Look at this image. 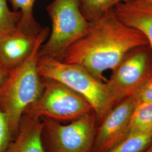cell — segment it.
Listing matches in <instances>:
<instances>
[{"label":"cell","mask_w":152,"mask_h":152,"mask_svg":"<svg viewBox=\"0 0 152 152\" xmlns=\"http://www.w3.org/2000/svg\"><path fill=\"white\" fill-rule=\"evenodd\" d=\"M136 102L152 103V74L140 88L132 96Z\"/></svg>","instance_id":"18"},{"label":"cell","mask_w":152,"mask_h":152,"mask_svg":"<svg viewBox=\"0 0 152 152\" xmlns=\"http://www.w3.org/2000/svg\"><path fill=\"white\" fill-rule=\"evenodd\" d=\"M113 11L119 20L141 33L152 48V2L127 0L114 6Z\"/></svg>","instance_id":"10"},{"label":"cell","mask_w":152,"mask_h":152,"mask_svg":"<svg viewBox=\"0 0 152 152\" xmlns=\"http://www.w3.org/2000/svg\"><path fill=\"white\" fill-rule=\"evenodd\" d=\"M43 90L24 114L60 122H69L93 112L87 101L59 82L42 78Z\"/></svg>","instance_id":"5"},{"label":"cell","mask_w":152,"mask_h":152,"mask_svg":"<svg viewBox=\"0 0 152 152\" xmlns=\"http://www.w3.org/2000/svg\"><path fill=\"white\" fill-rule=\"evenodd\" d=\"M38 73L42 78L59 82L84 98L90 105L98 122L114 106L105 82L80 65L49 57H39Z\"/></svg>","instance_id":"3"},{"label":"cell","mask_w":152,"mask_h":152,"mask_svg":"<svg viewBox=\"0 0 152 152\" xmlns=\"http://www.w3.org/2000/svg\"><path fill=\"white\" fill-rule=\"evenodd\" d=\"M126 1L127 0H81V9L87 20L93 22Z\"/></svg>","instance_id":"13"},{"label":"cell","mask_w":152,"mask_h":152,"mask_svg":"<svg viewBox=\"0 0 152 152\" xmlns=\"http://www.w3.org/2000/svg\"><path fill=\"white\" fill-rule=\"evenodd\" d=\"M142 152H152V142L148 145V147Z\"/></svg>","instance_id":"20"},{"label":"cell","mask_w":152,"mask_h":152,"mask_svg":"<svg viewBox=\"0 0 152 152\" xmlns=\"http://www.w3.org/2000/svg\"><path fill=\"white\" fill-rule=\"evenodd\" d=\"M152 141V132L131 135L106 152H142Z\"/></svg>","instance_id":"14"},{"label":"cell","mask_w":152,"mask_h":152,"mask_svg":"<svg viewBox=\"0 0 152 152\" xmlns=\"http://www.w3.org/2000/svg\"><path fill=\"white\" fill-rule=\"evenodd\" d=\"M136 104L134 96L115 104L96 127L92 152H106L126 137Z\"/></svg>","instance_id":"8"},{"label":"cell","mask_w":152,"mask_h":152,"mask_svg":"<svg viewBox=\"0 0 152 152\" xmlns=\"http://www.w3.org/2000/svg\"><path fill=\"white\" fill-rule=\"evenodd\" d=\"M13 137L5 114L0 109V152H5Z\"/></svg>","instance_id":"17"},{"label":"cell","mask_w":152,"mask_h":152,"mask_svg":"<svg viewBox=\"0 0 152 152\" xmlns=\"http://www.w3.org/2000/svg\"><path fill=\"white\" fill-rule=\"evenodd\" d=\"M52 25L39 57L60 60L66 50L87 32L91 25L81 9V0H54L47 7Z\"/></svg>","instance_id":"4"},{"label":"cell","mask_w":152,"mask_h":152,"mask_svg":"<svg viewBox=\"0 0 152 152\" xmlns=\"http://www.w3.org/2000/svg\"><path fill=\"white\" fill-rule=\"evenodd\" d=\"M47 152H92L98 122L94 112L64 124L42 118Z\"/></svg>","instance_id":"6"},{"label":"cell","mask_w":152,"mask_h":152,"mask_svg":"<svg viewBox=\"0 0 152 152\" xmlns=\"http://www.w3.org/2000/svg\"><path fill=\"white\" fill-rule=\"evenodd\" d=\"M42 28L19 27L0 38V61L10 71L27 59L34 49Z\"/></svg>","instance_id":"9"},{"label":"cell","mask_w":152,"mask_h":152,"mask_svg":"<svg viewBox=\"0 0 152 152\" xmlns=\"http://www.w3.org/2000/svg\"><path fill=\"white\" fill-rule=\"evenodd\" d=\"M148 45L141 33L123 23L112 9L91 22L87 32L66 50L60 60L80 65L106 82L105 71H114L131 51Z\"/></svg>","instance_id":"1"},{"label":"cell","mask_w":152,"mask_h":152,"mask_svg":"<svg viewBox=\"0 0 152 152\" xmlns=\"http://www.w3.org/2000/svg\"><path fill=\"white\" fill-rule=\"evenodd\" d=\"M144 47L127 55L105 82L114 104L134 96L152 75L149 55Z\"/></svg>","instance_id":"7"},{"label":"cell","mask_w":152,"mask_h":152,"mask_svg":"<svg viewBox=\"0 0 152 152\" xmlns=\"http://www.w3.org/2000/svg\"><path fill=\"white\" fill-rule=\"evenodd\" d=\"M148 1H152V0H148Z\"/></svg>","instance_id":"21"},{"label":"cell","mask_w":152,"mask_h":152,"mask_svg":"<svg viewBox=\"0 0 152 152\" xmlns=\"http://www.w3.org/2000/svg\"><path fill=\"white\" fill-rule=\"evenodd\" d=\"M49 34V28H42L32 54L10 72L0 90V109L5 114L14 137L25 111L38 99L43 90L42 78L38 71L39 52Z\"/></svg>","instance_id":"2"},{"label":"cell","mask_w":152,"mask_h":152,"mask_svg":"<svg viewBox=\"0 0 152 152\" xmlns=\"http://www.w3.org/2000/svg\"><path fill=\"white\" fill-rule=\"evenodd\" d=\"M16 10L22 14L19 27L27 28H38L40 27L36 22L33 14V8L36 0H10Z\"/></svg>","instance_id":"16"},{"label":"cell","mask_w":152,"mask_h":152,"mask_svg":"<svg viewBox=\"0 0 152 152\" xmlns=\"http://www.w3.org/2000/svg\"><path fill=\"white\" fill-rule=\"evenodd\" d=\"M149 132H152V103L136 101L126 137Z\"/></svg>","instance_id":"12"},{"label":"cell","mask_w":152,"mask_h":152,"mask_svg":"<svg viewBox=\"0 0 152 152\" xmlns=\"http://www.w3.org/2000/svg\"><path fill=\"white\" fill-rule=\"evenodd\" d=\"M7 1L0 0V38L16 30L22 18L20 11L10 10Z\"/></svg>","instance_id":"15"},{"label":"cell","mask_w":152,"mask_h":152,"mask_svg":"<svg viewBox=\"0 0 152 152\" xmlns=\"http://www.w3.org/2000/svg\"><path fill=\"white\" fill-rule=\"evenodd\" d=\"M42 118L24 114L18 131L5 152H47L43 140Z\"/></svg>","instance_id":"11"},{"label":"cell","mask_w":152,"mask_h":152,"mask_svg":"<svg viewBox=\"0 0 152 152\" xmlns=\"http://www.w3.org/2000/svg\"><path fill=\"white\" fill-rule=\"evenodd\" d=\"M10 72L0 61V90L7 79Z\"/></svg>","instance_id":"19"}]
</instances>
